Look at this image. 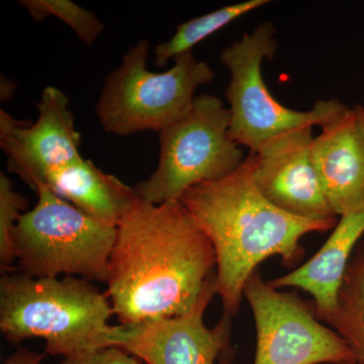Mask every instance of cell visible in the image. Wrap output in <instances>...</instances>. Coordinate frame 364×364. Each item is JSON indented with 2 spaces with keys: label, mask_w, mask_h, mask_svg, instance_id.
<instances>
[{
  "label": "cell",
  "mask_w": 364,
  "mask_h": 364,
  "mask_svg": "<svg viewBox=\"0 0 364 364\" xmlns=\"http://www.w3.org/2000/svg\"><path fill=\"white\" fill-rule=\"evenodd\" d=\"M210 239L179 200L136 198L117 227L107 294L121 325L184 315L215 284Z\"/></svg>",
  "instance_id": "obj_1"
},
{
  "label": "cell",
  "mask_w": 364,
  "mask_h": 364,
  "mask_svg": "<svg viewBox=\"0 0 364 364\" xmlns=\"http://www.w3.org/2000/svg\"><path fill=\"white\" fill-rule=\"evenodd\" d=\"M179 202L214 247L215 294L232 317L240 310L246 282L263 261L279 257L284 267H293L305 254L301 238L330 231L338 222L303 219L272 205L254 183L250 155L229 176L188 189Z\"/></svg>",
  "instance_id": "obj_2"
},
{
  "label": "cell",
  "mask_w": 364,
  "mask_h": 364,
  "mask_svg": "<svg viewBox=\"0 0 364 364\" xmlns=\"http://www.w3.org/2000/svg\"><path fill=\"white\" fill-rule=\"evenodd\" d=\"M107 294L76 277L35 279L18 272L0 279V331L11 344L45 341V354L63 358L117 347L121 325Z\"/></svg>",
  "instance_id": "obj_3"
},
{
  "label": "cell",
  "mask_w": 364,
  "mask_h": 364,
  "mask_svg": "<svg viewBox=\"0 0 364 364\" xmlns=\"http://www.w3.org/2000/svg\"><path fill=\"white\" fill-rule=\"evenodd\" d=\"M21 215L13 239L16 272L35 279L77 277L107 284L117 228L98 222L59 198L47 184Z\"/></svg>",
  "instance_id": "obj_4"
},
{
  "label": "cell",
  "mask_w": 364,
  "mask_h": 364,
  "mask_svg": "<svg viewBox=\"0 0 364 364\" xmlns=\"http://www.w3.org/2000/svg\"><path fill=\"white\" fill-rule=\"evenodd\" d=\"M149 52V41H139L105 79L95 112L107 133H160L181 119L193 107L198 88L215 78L210 66L193 51L176 57L168 70H148Z\"/></svg>",
  "instance_id": "obj_5"
},
{
  "label": "cell",
  "mask_w": 364,
  "mask_h": 364,
  "mask_svg": "<svg viewBox=\"0 0 364 364\" xmlns=\"http://www.w3.org/2000/svg\"><path fill=\"white\" fill-rule=\"evenodd\" d=\"M156 170L135 186L146 202H176L193 186L226 177L244 162L230 134V112L221 98L196 95L191 109L159 133Z\"/></svg>",
  "instance_id": "obj_6"
},
{
  "label": "cell",
  "mask_w": 364,
  "mask_h": 364,
  "mask_svg": "<svg viewBox=\"0 0 364 364\" xmlns=\"http://www.w3.org/2000/svg\"><path fill=\"white\" fill-rule=\"evenodd\" d=\"M275 33L272 23L264 21L221 52V62L230 73L226 90L230 134L250 152L286 132L303 127L322 128L347 107L337 100H322L310 111H296L272 97L263 79L262 64L277 53Z\"/></svg>",
  "instance_id": "obj_7"
},
{
  "label": "cell",
  "mask_w": 364,
  "mask_h": 364,
  "mask_svg": "<svg viewBox=\"0 0 364 364\" xmlns=\"http://www.w3.org/2000/svg\"><path fill=\"white\" fill-rule=\"evenodd\" d=\"M256 328L253 364L358 363L341 336L296 293L273 289L259 272L244 287Z\"/></svg>",
  "instance_id": "obj_8"
},
{
  "label": "cell",
  "mask_w": 364,
  "mask_h": 364,
  "mask_svg": "<svg viewBox=\"0 0 364 364\" xmlns=\"http://www.w3.org/2000/svg\"><path fill=\"white\" fill-rule=\"evenodd\" d=\"M69 104L63 91L48 86L37 105L35 123L0 112V146L9 170L33 191L53 172L82 158L80 134Z\"/></svg>",
  "instance_id": "obj_9"
},
{
  "label": "cell",
  "mask_w": 364,
  "mask_h": 364,
  "mask_svg": "<svg viewBox=\"0 0 364 364\" xmlns=\"http://www.w3.org/2000/svg\"><path fill=\"white\" fill-rule=\"evenodd\" d=\"M312 127L274 136L250 152L253 181L262 196L287 214L337 222L314 165Z\"/></svg>",
  "instance_id": "obj_10"
},
{
  "label": "cell",
  "mask_w": 364,
  "mask_h": 364,
  "mask_svg": "<svg viewBox=\"0 0 364 364\" xmlns=\"http://www.w3.org/2000/svg\"><path fill=\"white\" fill-rule=\"evenodd\" d=\"M215 296L208 287L193 311L176 317L121 325L116 346L147 364H215L232 337V316L223 314L213 328L203 314Z\"/></svg>",
  "instance_id": "obj_11"
},
{
  "label": "cell",
  "mask_w": 364,
  "mask_h": 364,
  "mask_svg": "<svg viewBox=\"0 0 364 364\" xmlns=\"http://www.w3.org/2000/svg\"><path fill=\"white\" fill-rule=\"evenodd\" d=\"M314 136L311 152L328 203L340 218L364 203V107H346Z\"/></svg>",
  "instance_id": "obj_12"
},
{
  "label": "cell",
  "mask_w": 364,
  "mask_h": 364,
  "mask_svg": "<svg viewBox=\"0 0 364 364\" xmlns=\"http://www.w3.org/2000/svg\"><path fill=\"white\" fill-rule=\"evenodd\" d=\"M364 237V203L339 218L329 238L315 255L293 272L269 280L273 289H299L314 299L318 318L330 315L347 267Z\"/></svg>",
  "instance_id": "obj_13"
},
{
  "label": "cell",
  "mask_w": 364,
  "mask_h": 364,
  "mask_svg": "<svg viewBox=\"0 0 364 364\" xmlns=\"http://www.w3.org/2000/svg\"><path fill=\"white\" fill-rule=\"evenodd\" d=\"M44 183L81 212L116 228L139 198L135 188L83 157L53 172Z\"/></svg>",
  "instance_id": "obj_14"
},
{
  "label": "cell",
  "mask_w": 364,
  "mask_h": 364,
  "mask_svg": "<svg viewBox=\"0 0 364 364\" xmlns=\"http://www.w3.org/2000/svg\"><path fill=\"white\" fill-rule=\"evenodd\" d=\"M345 340L364 364V239L352 256L330 315L320 318Z\"/></svg>",
  "instance_id": "obj_15"
},
{
  "label": "cell",
  "mask_w": 364,
  "mask_h": 364,
  "mask_svg": "<svg viewBox=\"0 0 364 364\" xmlns=\"http://www.w3.org/2000/svg\"><path fill=\"white\" fill-rule=\"evenodd\" d=\"M269 4L267 0H247L230 4L182 23L169 40L160 43L154 49V64L163 68L170 60L193 51L195 46L214 35L218 31L259 7Z\"/></svg>",
  "instance_id": "obj_16"
},
{
  "label": "cell",
  "mask_w": 364,
  "mask_h": 364,
  "mask_svg": "<svg viewBox=\"0 0 364 364\" xmlns=\"http://www.w3.org/2000/svg\"><path fill=\"white\" fill-rule=\"evenodd\" d=\"M20 4L36 21L49 16L63 21L87 46L95 44L105 28L95 14L70 0H21Z\"/></svg>",
  "instance_id": "obj_17"
},
{
  "label": "cell",
  "mask_w": 364,
  "mask_h": 364,
  "mask_svg": "<svg viewBox=\"0 0 364 364\" xmlns=\"http://www.w3.org/2000/svg\"><path fill=\"white\" fill-rule=\"evenodd\" d=\"M28 200L14 188L13 182L0 173V267L2 274L16 272L11 235L21 215L26 213Z\"/></svg>",
  "instance_id": "obj_18"
},
{
  "label": "cell",
  "mask_w": 364,
  "mask_h": 364,
  "mask_svg": "<svg viewBox=\"0 0 364 364\" xmlns=\"http://www.w3.org/2000/svg\"><path fill=\"white\" fill-rule=\"evenodd\" d=\"M60 364H142L119 347H107L63 358Z\"/></svg>",
  "instance_id": "obj_19"
},
{
  "label": "cell",
  "mask_w": 364,
  "mask_h": 364,
  "mask_svg": "<svg viewBox=\"0 0 364 364\" xmlns=\"http://www.w3.org/2000/svg\"><path fill=\"white\" fill-rule=\"evenodd\" d=\"M45 358L44 353H38L25 347H20L6 359L4 364H42Z\"/></svg>",
  "instance_id": "obj_20"
},
{
  "label": "cell",
  "mask_w": 364,
  "mask_h": 364,
  "mask_svg": "<svg viewBox=\"0 0 364 364\" xmlns=\"http://www.w3.org/2000/svg\"><path fill=\"white\" fill-rule=\"evenodd\" d=\"M234 356L235 351L233 347L230 345V346H228L224 352H223L222 355L220 356L218 364H233Z\"/></svg>",
  "instance_id": "obj_21"
},
{
  "label": "cell",
  "mask_w": 364,
  "mask_h": 364,
  "mask_svg": "<svg viewBox=\"0 0 364 364\" xmlns=\"http://www.w3.org/2000/svg\"><path fill=\"white\" fill-rule=\"evenodd\" d=\"M331 364H359L358 363H331Z\"/></svg>",
  "instance_id": "obj_22"
}]
</instances>
